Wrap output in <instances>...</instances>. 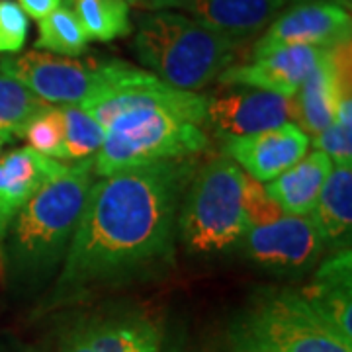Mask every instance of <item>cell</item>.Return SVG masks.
I'll return each instance as SVG.
<instances>
[{
	"instance_id": "6da1fadb",
	"label": "cell",
	"mask_w": 352,
	"mask_h": 352,
	"mask_svg": "<svg viewBox=\"0 0 352 352\" xmlns=\"http://www.w3.org/2000/svg\"><path fill=\"white\" fill-rule=\"evenodd\" d=\"M198 166V157L170 159L94 180L41 309L75 305L164 274L175 264L178 212Z\"/></svg>"
},
{
	"instance_id": "7a4b0ae2",
	"label": "cell",
	"mask_w": 352,
	"mask_h": 352,
	"mask_svg": "<svg viewBox=\"0 0 352 352\" xmlns=\"http://www.w3.org/2000/svg\"><path fill=\"white\" fill-rule=\"evenodd\" d=\"M92 159L67 164L25 204L0 241L2 278L16 296L45 294L55 282L94 182Z\"/></svg>"
},
{
	"instance_id": "3957f363",
	"label": "cell",
	"mask_w": 352,
	"mask_h": 352,
	"mask_svg": "<svg viewBox=\"0 0 352 352\" xmlns=\"http://www.w3.org/2000/svg\"><path fill=\"white\" fill-rule=\"evenodd\" d=\"M241 43L175 10L138 16L133 53L170 87L198 92L235 65Z\"/></svg>"
},
{
	"instance_id": "277c9868",
	"label": "cell",
	"mask_w": 352,
	"mask_h": 352,
	"mask_svg": "<svg viewBox=\"0 0 352 352\" xmlns=\"http://www.w3.org/2000/svg\"><path fill=\"white\" fill-rule=\"evenodd\" d=\"M223 352H352L311 311L298 288L261 289L221 329Z\"/></svg>"
},
{
	"instance_id": "5b68a950",
	"label": "cell",
	"mask_w": 352,
	"mask_h": 352,
	"mask_svg": "<svg viewBox=\"0 0 352 352\" xmlns=\"http://www.w3.org/2000/svg\"><path fill=\"white\" fill-rule=\"evenodd\" d=\"M243 170L226 153L198 166L178 212V239L190 254L239 249L249 223L243 212Z\"/></svg>"
},
{
	"instance_id": "8992f818",
	"label": "cell",
	"mask_w": 352,
	"mask_h": 352,
	"mask_svg": "<svg viewBox=\"0 0 352 352\" xmlns=\"http://www.w3.org/2000/svg\"><path fill=\"white\" fill-rule=\"evenodd\" d=\"M210 145L204 127L188 118L164 110L141 108L122 113L106 127L100 151L94 161V176L145 166V164L198 157Z\"/></svg>"
},
{
	"instance_id": "52a82bcc",
	"label": "cell",
	"mask_w": 352,
	"mask_h": 352,
	"mask_svg": "<svg viewBox=\"0 0 352 352\" xmlns=\"http://www.w3.org/2000/svg\"><path fill=\"white\" fill-rule=\"evenodd\" d=\"M0 67L47 104L80 106L104 85L110 61H78L34 50L0 59Z\"/></svg>"
},
{
	"instance_id": "ba28073f",
	"label": "cell",
	"mask_w": 352,
	"mask_h": 352,
	"mask_svg": "<svg viewBox=\"0 0 352 352\" xmlns=\"http://www.w3.org/2000/svg\"><path fill=\"white\" fill-rule=\"evenodd\" d=\"M239 249L256 268L276 276L311 272L327 251L307 215H284L274 223L249 227Z\"/></svg>"
},
{
	"instance_id": "9c48e42d",
	"label": "cell",
	"mask_w": 352,
	"mask_h": 352,
	"mask_svg": "<svg viewBox=\"0 0 352 352\" xmlns=\"http://www.w3.org/2000/svg\"><path fill=\"white\" fill-rule=\"evenodd\" d=\"M351 36V10L344 6L331 0H294L254 41L251 59L294 45L331 50L349 43Z\"/></svg>"
},
{
	"instance_id": "30bf717a",
	"label": "cell",
	"mask_w": 352,
	"mask_h": 352,
	"mask_svg": "<svg viewBox=\"0 0 352 352\" xmlns=\"http://www.w3.org/2000/svg\"><path fill=\"white\" fill-rule=\"evenodd\" d=\"M298 118L296 100L251 87H227L206 96V124L223 141L245 138Z\"/></svg>"
},
{
	"instance_id": "8fae6325",
	"label": "cell",
	"mask_w": 352,
	"mask_h": 352,
	"mask_svg": "<svg viewBox=\"0 0 352 352\" xmlns=\"http://www.w3.org/2000/svg\"><path fill=\"white\" fill-rule=\"evenodd\" d=\"M344 94H351V41L321 51L314 71L294 96L300 127L309 138L333 124Z\"/></svg>"
},
{
	"instance_id": "7c38bea8",
	"label": "cell",
	"mask_w": 352,
	"mask_h": 352,
	"mask_svg": "<svg viewBox=\"0 0 352 352\" xmlns=\"http://www.w3.org/2000/svg\"><path fill=\"white\" fill-rule=\"evenodd\" d=\"M311 138L296 124L226 141V155L258 182H270L305 157Z\"/></svg>"
},
{
	"instance_id": "4fadbf2b",
	"label": "cell",
	"mask_w": 352,
	"mask_h": 352,
	"mask_svg": "<svg viewBox=\"0 0 352 352\" xmlns=\"http://www.w3.org/2000/svg\"><path fill=\"white\" fill-rule=\"evenodd\" d=\"M321 51L323 50L307 45L272 51L263 57L249 59V63L231 65L217 76V82L221 87L261 88L294 98L305 76L314 71Z\"/></svg>"
},
{
	"instance_id": "5bb4252c",
	"label": "cell",
	"mask_w": 352,
	"mask_h": 352,
	"mask_svg": "<svg viewBox=\"0 0 352 352\" xmlns=\"http://www.w3.org/2000/svg\"><path fill=\"white\" fill-rule=\"evenodd\" d=\"M300 294L307 305L335 335L352 344V252L335 251L317 266L314 282Z\"/></svg>"
},
{
	"instance_id": "9a60e30c",
	"label": "cell",
	"mask_w": 352,
	"mask_h": 352,
	"mask_svg": "<svg viewBox=\"0 0 352 352\" xmlns=\"http://www.w3.org/2000/svg\"><path fill=\"white\" fill-rule=\"evenodd\" d=\"M67 163L50 159L36 149L20 147L0 161V241L14 217L47 182L63 175Z\"/></svg>"
},
{
	"instance_id": "2e32d148",
	"label": "cell",
	"mask_w": 352,
	"mask_h": 352,
	"mask_svg": "<svg viewBox=\"0 0 352 352\" xmlns=\"http://www.w3.org/2000/svg\"><path fill=\"white\" fill-rule=\"evenodd\" d=\"M294 0H192L188 10L204 25L245 45L263 34Z\"/></svg>"
},
{
	"instance_id": "e0dca14e",
	"label": "cell",
	"mask_w": 352,
	"mask_h": 352,
	"mask_svg": "<svg viewBox=\"0 0 352 352\" xmlns=\"http://www.w3.org/2000/svg\"><path fill=\"white\" fill-rule=\"evenodd\" d=\"M333 166L335 164L325 153L315 149L314 153H305V157L286 173L264 184V188L286 215H309Z\"/></svg>"
},
{
	"instance_id": "ac0fdd59",
	"label": "cell",
	"mask_w": 352,
	"mask_h": 352,
	"mask_svg": "<svg viewBox=\"0 0 352 352\" xmlns=\"http://www.w3.org/2000/svg\"><path fill=\"white\" fill-rule=\"evenodd\" d=\"M311 221L329 251L351 249L352 164H335L317 198Z\"/></svg>"
},
{
	"instance_id": "d6986e66",
	"label": "cell",
	"mask_w": 352,
	"mask_h": 352,
	"mask_svg": "<svg viewBox=\"0 0 352 352\" xmlns=\"http://www.w3.org/2000/svg\"><path fill=\"white\" fill-rule=\"evenodd\" d=\"M69 6L88 39L113 41L131 34V8L126 0H63Z\"/></svg>"
},
{
	"instance_id": "ffe728a7",
	"label": "cell",
	"mask_w": 352,
	"mask_h": 352,
	"mask_svg": "<svg viewBox=\"0 0 352 352\" xmlns=\"http://www.w3.org/2000/svg\"><path fill=\"white\" fill-rule=\"evenodd\" d=\"M50 104L0 67V141L22 139L30 122Z\"/></svg>"
},
{
	"instance_id": "44dd1931",
	"label": "cell",
	"mask_w": 352,
	"mask_h": 352,
	"mask_svg": "<svg viewBox=\"0 0 352 352\" xmlns=\"http://www.w3.org/2000/svg\"><path fill=\"white\" fill-rule=\"evenodd\" d=\"M87 32L69 6H59L55 12L39 20L36 50L61 57H78L88 50Z\"/></svg>"
},
{
	"instance_id": "7402d4cb",
	"label": "cell",
	"mask_w": 352,
	"mask_h": 352,
	"mask_svg": "<svg viewBox=\"0 0 352 352\" xmlns=\"http://www.w3.org/2000/svg\"><path fill=\"white\" fill-rule=\"evenodd\" d=\"M65 124V161L92 159L100 151L106 129L78 104H57Z\"/></svg>"
},
{
	"instance_id": "603a6c76",
	"label": "cell",
	"mask_w": 352,
	"mask_h": 352,
	"mask_svg": "<svg viewBox=\"0 0 352 352\" xmlns=\"http://www.w3.org/2000/svg\"><path fill=\"white\" fill-rule=\"evenodd\" d=\"M314 145L333 164H352V94L340 98L333 124L314 135Z\"/></svg>"
},
{
	"instance_id": "cb8c5ba5",
	"label": "cell",
	"mask_w": 352,
	"mask_h": 352,
	"mask_svg": "<svg viewBox=\"0 0 352 352\" xmlns=\"http://www.w3.org/2000/svg\"><path fill=\"white\" fill-rule=\"evenodd\" d=\"M32 149L50 159L65 161V124L57 104H50L25 127L24 138Z\"/></svg>"
},
{
	"instance_id": "d4e9b609",
	"label": "cell",
	"mask_w": 352,
	"mask_h": 352,
	"mask_svg": "<svg viewBox=\"0 0 352 352\" xmlns=\"http://www.w3.org/2000/svg\"><path fill=\"white\" fill-rule=\"evenodd\" d=\"M241 201H243V212H245V219H247L249 227L268 226L286 215L276 201L268 196L264 182L254 180L247 173H243Z\"/></svg>"
},
{
	"instance_id": "484cf974",
	"label": "cell",
	"mask_w": 352,
	"mask_h": 352,
	"mask_svg": "<svg viewBox=\"0 0 352 352\" xmlns=\"http://www.w3.org/2000/svg\"><path fill=\"white\" fill-rule=\"evenodd\" d=\"M30 34L28 16L14 0H0V55H16L24 50Z\"/></svg>"
},
{
	"instance_id": "4316f807",
	"label": "cell",
	"mask_w": 352,
	"mask_h": 352,
	"mask_svg": "<svg viewBox=\"0 0 352 352\" xmlns=\"http://www.w3.org/2000/svg\"><path fill=\"white\" fill-rule=\"evenodd\" d=\"M57 352H96L88 333L87 317H78L61 331Z\"/></svg>"
},
{
	"instance_id": "83f0119b",
	"label": "cell",
	"mask_w": 352,
	"mask_h": 352,
	"mask_svg": "<svg viewBox=\"0 0 352 352\" xmlns=\"http://www.w3.org/2000/svg\"><path fill=\"white\" fill-rule=\"evenodd\" d=\"M161 329L149 317H143L138 333L126 352H161Z\"/></svg>"
},
{
	"instance_id": "f1b7e54d",
	"label": "cell",
	"mask_w": 352,
	"mask_h": 352,
	"mask_svg": "<svg viewBox=\"0 0 352 352\" xmlns=\"http://www.w3.org/2000/svg\"><path fill=\"white\" fill-rule=\"evenodd\" d=\"M16 4L22 8V12L28 18H34L39 22L51 12H55L63 4V0H16Z\"/></svg>"
},
{
	"instance_id": "f546056e",
	"label": "cell",
	"mask_w": 352,
	"mask_h": 352,
	"mask_svg": "<svg viewBox=\"0 0 352 352\" xmlns=\"http://www.w3.org/2000/svg\"><path fill=\"white\" fill-rule=\"evenodd\" d=\"M0 352H50L43 344L24 342L20 339H4L0 340Z\"/></svg>"
},
{
	"instance_id": "4dcf8cb0",
	"label": "cell",
	"mask_w": 352,
	"mask_h": 352,
	"mask_svg": "<svg viewBox=\"0 0 352 352\" xmlns=\"http://www.w3.org/2000/svg\"><path fill=\"white\" fill-rule=\"evenodd\" d=\"M192 0H145L149 10H186Z\"/></svg>"
},
{
	"instance_id": "1f68e13d",
	"label": "cell",
	"mask_w": 352,
	"mask_h": 352,
	"mask_svg": "<svg viewBox=\"0 0 352 352\" xmlns=\"http://www.w3.org/2000/svg\"><path fill=\"white\" fill-rule=\"evenodd\" d=\"M161 352H190V351L186 349V344H184V342L173 339V337H166V339L161 340Z\"/></svg>"
},
{
	"instance_id": "d6a6232c",
	"label": "cell",
	"mask_w": 352,
	"mask_h": 352,
	"mask_svg": "<svg viewBox=\"0 0 352 352\" xmlns=\"http://www.w3.org/2000/svg\"><path fill=\"white\" fill-rule=\"evenodd\" d=\"M331 2H337V4H340V6H344L346 10H351L352 0H331Z\"/></svg>"
},
{
	"instance_id": "836d02e7",
	"label": "cell",
	"mask_w": 352,
	"mask_h": 352,
	"mask_svg": "<svg viewBox=\"0 0 352 352\" xmlns=\"http://www.w3.org/2000/svg\"><path fill=\"white\" fill-rule=\"evenodd\" d=\"M127 4L131 6V4H135V6H139V4H145V0H126Z\"/></svg>"
},
{
	"instance_id": "e575fe53",
	"label": "cell",
	"mask_w": 352,
	"mask_h": 352,
	"mask_svg": "<svg viewBox=\"0 0 352 352\" xmlns=\"http://www.w3.org/2000/svg\"><path fill=\"white\" fill-rule=\"evenodd\" d=\"M0 147H2V141H0Z\"/></svg>"
}]
</instances>
